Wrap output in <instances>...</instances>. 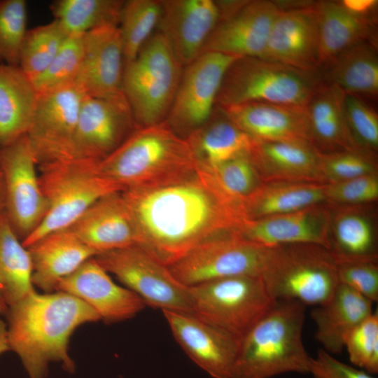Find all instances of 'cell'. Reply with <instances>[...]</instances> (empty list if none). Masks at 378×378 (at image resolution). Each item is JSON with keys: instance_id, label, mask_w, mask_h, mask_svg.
<instances>
[{"instance_id": "1", "label": "cell", "mask_w": 378, "mask_h": 378, "mask_svg": "<svg viewBox=\"0 0 378 378\" xmlns=\"http://www.w3.org/2000/svg\"><path fill=\"white\" fill-rule=\"evenodd\" d=\"M122 194L138 245L168 267L211 239L238 233L247 221L242 204L224 192L200 164L179 180Z\"/></svg>"}, {"instance_id": "2", "label": "cell", "mask_w": 378, "mask_h": 378, "mask_svg": "<svg viewBox=\"0 0 378 378\" xmlns=\"http://www.w3.org/2000/svg\"><path fill=\"white\" fill-rule=\"evenodd\" d=\"M5 316L9 350L18 356L29 378H47L52 362L75 372L70 337L79 326L100 321L88 304L62 291L34 290L9 306Z\"/></svg>"}, {"instance_id": "3", "label": "cell", "mask_w": 378, "mask_h": 378, "mask_svg": "<svg viewBox=\"0 0 378 378\" xmlns=\"http://www.w3.org/2000/svg\"><path fill=\"white\" fill-rule=\"evenodd\" d=\"M198 165L187 139L163 121L137 127L99 162V169L126 190L174 182L195 172Z\"/></svg>"}, {"instance_id": "4", "label": "cell", "mask_w": 378, "mask_h": 378, "mask_svg": "<svg viewBox=\"0 0 378 378\" xmlns=\"http://www.w3.org/2000/svg\"><path fill=\"white\" fill-rule=\"evenodd\" d=\"M304 305L276 300L240 340L232 378L309 374L312 357L302 340Z\"/></svg>"}, {"instance_id": "5", "label": "cell", "mask_w": 378, "mask_h": 378, "mask_svg": "<svg viewBox=\"0 0 378 378\" xmlns=\"http://www.w3.org/2000/svg\"><path fill=\"white\" fill-rule=\"evenodd\" d=\"M99 162L71 158L38 166L48 209L40 225L22 241L24 246L50 232L69 228L98 200L125 190L100 172Z\"/></svg>"}, {"instance_id": "6", "label": "cell", "mask_w": 378, "mask_h": 378, "mask_svg": "<svg viewBox=\"0 0 378 378\" xmlns=\"http://www.w3.org/2000/svg\"><path fill=\"white\" fill-rule=\"evenodd\" d=\"M323 82L319 72L261 57H239L224 76L216 106L267 103L305 107Z\"/></svg>"}, {"instance_id": "7", "label": "cell", "mask_w": 378, "mask_h": 378, "mask_svg": "<svg viewBox=\"0 0 378 378\" xmlns=\"http://www.w3.org/2000/svg\"><path fill=\"white\" fill-rule=\"evenodd\" d=\"M183 71V66L159 31L125 64L122 90L137 127L165 121Z\"/></svg>"}, {"instance_id": "8", "label": "cell", "mask_w": 378, "mask_h": 378, "mask_svg": "<svg viewBox=\"0 0 378 378\" xmlns=\"http://www.w3.org/2000/svg\"><path fill=\"white\" fill-rule=\"evenodd\" d=\"M261 278L274 300L314 307L326 302L340 284L334 255L314 244L273 247Z\"/></svg>"}, {"instance_id": "9", "label": "cell", "mask_w": 378, "mask_h": 378, "mask_svg": "<svg viewBox=\"0 0 378 378\" xmlns=\"http://www.w3.org/2000/svg\"><path fill=\"white\" fill-rule=\"evenodd\" d=\"M191 313L239 340L276 302L258 276H236L188 287Z\"/></svg>"}, {"instance_id": "10", "label": "cell", "mask_w": 378, "mask_h": 378, "mask_svg": "<svg viewBox=\"0 0 378 378\" xmlns=\"http://www.w3.org/2000/svg\"><path fill=\"white\" fill-rule=\"evenodd\" d=\"M273 247L234 232L211 239L169 266L174 277L190 287L236 276H261Z\"/></svg>"}, {"instance_id": "11", "label": "cell", "mask_w": 378, "mask_h": 378, "mask_svg": "<svg viewBox=\"0 0 378 378\" xmlns=\"http://www.w3.org/2000/svg\"><path fill=\"white\" fill-rule=\"evenodd\" d=\"M108 274L137 295L147 306L162 312L191 313L189 289L166 265L139 245L94 257Z\"/></svg>"}, {"instance_id": "12", "label": "cell", "mask_w": 378, "mask_h": 378, "mask_svg": "<svg viewBox=\"0 0 378 378\" xmlns=\"http://www.w3.org/2000/svg\"><path fill=\"white\" fill-rule=\"evenodd\" d=\"M0 167L6 193L4 211L23 241L40 225L48 209L27 135L0 147Z\"/></svg>"}, {"instance_id": "13", "label": "cell", "mask_w": 378, "mask_h": 378, "mask_svg": "<svg viewBox=\"0 0 378 378\" xmlns=\"http://www.w3.org/2000/svg\"><path fill=\"white\" fill-rule=\"evenodd\" d=\"M85 96L76 81L38 93L27 134L38 166L72 158L73 140Z\"/></svg>"}, {"instance_id": "14", "label": "cell", "mask_w": 378, "mask_h": 378, "mask_svg": "<svg viewBox=\"0 0 378 378\" xmlns=\"http://www.w3.org/2000/svg\"><path fill=\"white\" fill-rule=\"evenodd\" d=\"M239 57L208 51L185 66L165 120L175 132L186 138L209 119L224 76Z\"/></svg>"}, {"instance_id": "15", "label": "cell", "mask_w": 378, "mask_h": 378, "mask_svg": "<svg viewBox=\"0 0 378 378\" xmlns=\"http://www.w3.org/2000/svg\"><path fill=\"white\" fill-rule=\"evenodd\" d=\"M137 127L123 92L109 97L85 96L72 144V158L101 161Z\"/></svg>"}, {"instance_id": "16", "label": "cell", "mask_w": 378, "mask_h": 378, "mask_svg": "<svg viewBox=\"0 0 378 378\" xmlns=\"http://www.w3.org/2000/svg\"><path fill=\"white\" fill-rule=\"evenodd\" d=\"M281 6L261 58L306 71L318 72L316 2Z\"/></svg>"}, {"instance_id": "17", "label": "cell", "mask_w": 378, "mask_h": 378, "mask_svg": "<svg viewBox=\"0 0 378 378\" xmlns=\"http://www.w3.org/2000/svg\"><path fill=\"white\" fill-rule=\"evenodd\" d=\"M176 342L212 378H232L240 340L192 313L162 312Z\"/></svg>"}, {"instance_id": "18", "label": "cell", "mask_w": 378, "mask_h": 378, "mask_svg": "<svg viewBox=\"0 0 378 378\" xmlns=\"http://www.w3.org/2000/svg\"><path fill=\"white\" fill-rule=\"evenodd\" d=\"M281 10V6L276 1H246L233 14L218 21L202 52L213 51L240 57H261L272 26Z\"/></svg>"}, {"instance_id": "19", "label": "cell", "mask_w": 378, "mask_h": 378, "mask_svg": "<svg viewBox=\"0 0 378 378\" xmlns=\"http://www.w3.org/2000/svg\"><path fill=\"white\" fill-rule=\"evenodd\" d=\"M56 291L67 293L83 300L106 323L132 318L146 306L132 290L115 284L94 258L63 279Z\"/></svg>"}, {"instance_id": "20", "label": "cell", "mask_w": 378, "mask_h": 378, "mask_svg": "<svg viewBox=\"0 0 378 378\" xmlns=\"http://www.w3.org/2000/svg\"><path fill=\"white\" fill-rule=\"evenodd\" d=\"M161 6L158 31L185 67L202 54L218 24L217 4L214 0H162Z\"/></svg>"}, {"instance_id": "21", "label": "cell", "mask_w": 378, "mask_h": 378, "mask_svg": "<svg viewBox=\"0 0 378 378\" xmlns=\"http://www.w3.org/2000/svg\"><path fill=\"white\" fill-rule=\"evenodd\" d=\"M326 203L265 218L247 220L239 234L265 247L314 244L330 249L332 215Z\"/></svg>"}, {"instance_id": "22", "label": "cell", "mask_w": 378, "mask_h": 378, "mask_svg": "<svg viewBox=\"0 0 378 378\" xmlns=\"http://www.w3.org/2000/svg\"><path fill=\"white\" fill-rule=\"evenodd\" d=\"M83 58L76 82L88 97L122 92L125 67L118 26L107 25L83 35Z\"/></svg>"}, {"instance_id": "23", "label": "cell", "mask_w": 378, "mask_h": 378, "mask_svg": "<svg viewBox=\"0 0 378 378\" xmlns=\"http://www.w3.org/2000/svg\"><path fill=\"white\" fill-rule=\"evenodd\" d=\"M69 228L96 255L139 244L137 231L122 192L98 200Z\"/></svg>"}, {"instance_id": "24", "label": "cell", "mask_w": 378, "mask_h": 378, "mask_svg": "<svg viewBox=\"0 0 378 378\" xmlns=\"http://www.w3.org/2000/svg\"><path fill=\"white\" fill-rule=\"evenodd\" d=\"M249 155L263 183H325L321 153L308 141L254 140Z\"/></svg>"}, {"instance_id": "25", "label": "cell", "mask_w": 378, "mask_h": 378, "mask_svg": "<svg viewBox=\"0 0 378 378\" xmlns=\"http://www.w3.org/2000/svg\"><path fill=\"white\" fill-rule=\"evenodd\" d=\"M220 108L253 140L311 143L305 107L247 103Z\"/></svg>"}, {"instance_id": "26", "label": "cell", "mask_w": 378, "mask_h": 378, "mask_svg": "<svg viewBox=\"0 0 378 378\" xmlns=\"http://www.w3.org/2000/svg\"><path fill=\"white\" fill-rule=\"evenodd\" d=\"M27 248L32 262V284L44 293L56 291L63 279L96 255L69 228L50 232Z\"/></svg>"}, {"instance_id": "27", "label": "cell", "mask_w": 378, "mask_h": 378, "mask_svg": "<svg viewBox=\"0 0 378 378\" xmlns=\"http://www.w3.org/2000/svg\"><path fill=\"white\" fill-rule=\"evenodd\" d=\"M316 8L320 69L356 44L365 41L377 43L375 16L354 14L340 1H319L316 2Z\"/></svg>"}, {"instance_id": "28", "label": "cell", "mask_w": 378, "mask_h": 378, "mask_svg": "<svg viewBox=\"0 0 378 378\" xmlns=\"http://www.w3.org/2000/svg\"><path fill=\"white\" fill-rule=\"evenodd\" d=\"M372 305L358 293L339 284L332 296L311 312L316 324L314 337L322 349L332 355L341 354L351 331L372 313Z\"/></svg>"}, {"instance_id": "29", "label": "cell", "mask_w": 378, "mask_h": 378, "mask_svg": "<svg viewBox=\"0 0 378 378\" xmlns=\"http://www.w3.org/2000/svg\"><path fill=\"white\" fill-rule=\"evenodd\" d=\"M344 96L338 87L324 81L305 106L310 142L322 153L360 148L347 124Z\"/></svg>"}, {"instance_id": "30", "label": "cell", "mask_w": 378, "mask_h": 378, "mask_svg": "<svg viewBox=\"0 0 378 378\" xmlns=\"http://www.w3.org/2000/svg\"><path fill=\"white\" fill-rule=\"evenodd\" d=\"M38 97L18 66L0 62V147L27 135Z\"/></svg>"}, {"instance_id": "31", "label": "cell", "mask_w": 378, "mask_h": 378, "mask_svg": "<svg viewBox=\"0 0 378 378\" xmlns=\"http://www.w3.org/2000/svg\"><path fill=\"white\" fill-rule=\"evenodd\" d=\"M186 139L198 164L203 167L214 166L248 154L254 143L216 105L209 119Z\"/></svg>"}, {"instance_id": "32", "label": "cell", "mask_w": 378, "mask_h": 378, "mask_svg": "<svg viewBox=\"0 0 378 378\" xmlns=\"http://www.w3.org/2000/svg\"><path fill=\"white\" fill-rule=\"evenodd\" d=\"M328 184L313 182H265L243 203L247 220L297 211L327 203Z\"/></svg>"}, {"instance_id": "33", "label": "cell", "mask_w": 378, "mask_h": 378, "mask_svg": "<svg viewBox=\"0 0 378 378\" xmlns=\"http://www.w3.org/2000/svg\"><path fill=\"white\" fill-rule=\"evenodd\" d=\"M324 81L345 94L375 99L378 94L377 43L356 44L337 55L324 69Z\"/></svg>"}, {"instance_id": "34", "label": "cell", "mask_w": 378, "mask_h": 378, "mask_svg": "<svg viewBox=\"0 0 378 378\" xmlns=\"http://www.w3.org/2000/svg\"><path fill=\"white\" fill-rule=\"evenodd\" d=\"M31 276L29 251L3 211L0 213V281L8 307L35 290Z\"/></svg>"}, {"instance_id": "35", "label": "cell", "mask_w": 378, "mask_h": 378, "mask_svg": "<svg viewBox=\"0 0 378 378\" xmlns=\"http://www.w3.org/2000/svg\"><path fill=\"white\" fill-rule=\"evenodd\" d=\"M337 260H375V237L368 218L353 207L332 218L330 249Z\"/></svg>"}, {"instance_id": "36", "label": "cell", "mask_w": 378, "mask_h": 378, "mask_svg": "<svg viewBox=\"0 0 378 378\" xmlns=\"http://www.w3.org/2000/svg\"><path fill=\"white\" fill-rule=\"evenodd\" d=\"M122 0H56L50 5L53 20L69 36L83 35L107 25L118 26Z\"/></svg>"}, {"instance_id": "37", "label": "cell", "mask_w": 378, "mask_h": 378, "mask_svg": "<svg viewBox=\"0 0 378 378\" xmlns=\"http://www.w3.org/2000/svg\"><path fill=\"white\" fill-rule=\"evenodd\" d=\"M162 13L161 1H125L118 28L125 64L133 60L144 43L153 34Z\"/></svg>"}, {"instance_id": "38", "label": "cell", "mask_w": 378, "mask_h": 378, "mask_svg": "<svg viewBox=\"0 0 378 378\" xmlns=\"http://www.w3.org/2000/svg\"><path fill=\"white\" fill-rule=\"evenodd\" d=\"M68 36L55 20L27 29L20 48L18 66L33 80L48 67Z\"/></svg>"}, {"instance_id": "39", "label": "cell", "mask_w": 378, "mask_h": 378, "mask_svg": "<svg viewBox=\"0 0 378 378\" xmlns=\"http://www.w3.org/2000/svg\"><path fill=\"white\" fill-rule=\"evenodd\" d=\"M201 167L224 192L242 205L263 183L249 153L214 166Z\"/></svg>"}, {"instance_id": "40", "label": "cell", "mask_w": 378, "mask_h": 378, "mask_svg": "<svg viewBox=\"0 0 378 378\" xmlns=\"http://www.w3.org/2000/svg\"><path fill=\"white\" fill-rule=\"evenodd\" d=\"M83 58V35L69 36L48 67L32 80L38 93L75 83Z\"/></svg>"}, {"instance_id": "41", "label": "cell", "mask_w": 378, "mask_h": 378, "mask_svg": "<svg viewBox=\"0 0 378 378\" xmlns=\"http://www.w3.org/2000/svg\"><path fill=\"white\" fill-rule=\"evenodd\" d=\"M27 4L24 0H0V61L18 66L22 41L27 31Z\"/></svg>"}, {"instance_id": "42", "label": "cell", "mask_w": 378, "mask_h": 378, "mask_svg": "<svg viewBox=\"0 0 378 378\" xmlns=\"http://www.w3.org/2000/svg\"><path fill=\"white\" fill-rule=\"evenodd\" d=\"M372 151L357 148L333 153H321V171L326 184L343 181L375 173Z\"/></svg>"}, {"instance_id": "43", "label": "cell", "mask_w": 378, "mask_h": 378, "mask_svg": "<svg viewBox=\"0 0 378 378\" xmlns=\"http://www.w3.org/2000/svg\"><path fill=\"white\" fill-rule=\"evenodd\" d=\"M344 349L356 368L370 374L378 373V313L372 312L349 334Z\"/></svg>"}, {"instance_id": "44", "label": "cell", "mask_w": 378, "mask_h": 378, "mask_svg": "<svg viewBox=\"0 0 378 378\" xmlns=\"http://www.w3.org/2000/svg\"><path fill=\"white\" fill-rule=\"evenodd\" d=\"M347 124L357 146L372 152L378 147V115L363 99L345 94Z\"/></svg>"}, {"instance_id": "45", "label": "cell", "mask_w": 378, "mask_h": 378, "mask_svg": "<svg viewBox=\"0 0 378 378\" xmlns=\"http://www.w3.org/2000/svg\"><path fill=\"white\" fill-rule=\"evenodd\" d=\"M336 260L339 283L372 303L378 301V266L375 260Z\"/></svg>"}, {"instance_id": "46", "label": "cell", "mask_w": 378, "mask_h": 378, "mask_svg": "<svg viewBox=\"0 0 378 378\" xmlns=\"http://www.w3.org/2000/svg\"><path fill=\"white\" fill-rule=\"evenodd\" d=\"M329 205L354 206L370 203L378 199V178L376 174L328 184Z\"/></svg>"}, {"instance_id": "47", "label": "cell", "mask_w": 378, "mask_h": 378, "mask_svg": "<svg viewBox=\"0 0 378 378\" xmlns=\"http://www.w3.org/2000/svg\"><path fill=\"white\" fill-rule=\"evenodd\" d=\"M309 374L313 378H375L362 369L341 362L322 349L312 357Z\"/></svg>"}, {"instance_id": "48", "label": "cell", "mask_w": 378, "mask_h": 378, "mask_svg": "<svg viewBox=\"0 0 378 378\" xmlns=\"http://www.w3.org/2000/svg\"><path fill=\"white\" fill-rule=\"evenodd\" d=\"M341 4L351 13L360 16H375L377 0H342Z\"/></svg>"}, {"instance_id": "49", "label": "cell", "mask_w": 378, "mask_h": 378, "mask_svg": "<svg viewBox=\"0 0 378 378\" xmlns=\"http://www.w3.org/2000/svg\"><path fill=\"white\" fill-rule=\"evenodd\" d=\"M8 351L10 350L7 340L6 323L0 319V356Z\"/></svg>"}, {"instance_id": "50", "label": "cell", "mask_w": 378, "mask_h": 378, "mask_svg": "<svg viewBox=\"0 0 378 378\" xmlns=\"http://www.w3.org/2000/svg\"><path fill=\"white\" fill-rule=\"evenodd\" d=\"M6 193L3 173L0 167V213L5 209Z\"/></svg>"}, {"instance_id": "51", "label": "cell", "mask_w": 378, "mask_h": 378, "mask_svg": "<svg viewBox=\"0 0 378 378\" xmlns=\"http://www.w3.org/2000/svg\"><path fill=\"white\" fill-rule=\"evenodd\" d=\"M8 309V305L6 301L0 281V316H5Z\"/></svg>"}]
</instances>
